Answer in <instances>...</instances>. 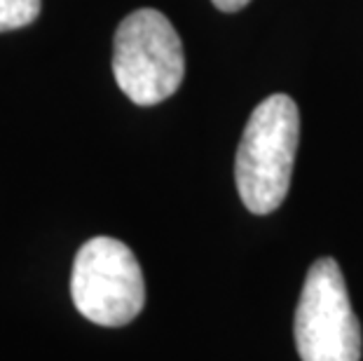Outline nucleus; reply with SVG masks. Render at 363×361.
<instances>
[{
	"label": "nucleus",
	"instance_id": "f257e3e1",
	"mask_svg": "<svg viewBox=\"0 0 363 361\" xmlns=\"http://www.w3.org/2000/svg\"><path fill=\"white\" fill-rule=\"evenodd\" d=\"M298 141L300 113L289 94H272L256 106L235 160L239 197L251 213L265 216L281 206L291 188Z\"/></svg>",
	"mask_w": 363,
	"mask_h": 361
},
{
	"label": "nucleus",
	"instance_id": "f03ea898",
	"mask_svg": "<svg viewBox=\"0 0 363 361\" xmlns=\"http://www.w3.org/2000/svg\"><path fill=\"white\" fill-rule=\"evenodd\" d=\"M113 75L136 106H155L181 87L185 52L164 14L150 7L131 12L115 30Z\"/></svg>",
	"mask_w": 363,
	"mask_h": 361
},
{
	"label": "nucleus",
	"instance_id": "7ed1b4c3",
	"mask_svg": "<svg viewBox=\"0 0 363 361\" xmlns=\"http://www.w3.org/2000/svg\"><path fill=\"white\" fill-rule=\"evenodd\" d=\"M71 296L84 319L99 326H125L145 303L141 265L125 242L94 237L84 242L71 272Z\"/></svg>",
	"mask_w": 363,
	"mask_h": 361
},
{
	"label": "nucleus",
	"instance_id": "20e7f679",
	"mask_svg": "<svg viewBox=\"0 0 363 361\" xmlns=\"http://www.w3.org/2000/svg\"><path fill=\"white\" fill-rule=\"evenodd\" d=\"M293 335L303 361L361 359V324L335 258L312 263L296 307Z\"/></svg>",
	"mask_w": 363,
	"mask_h": 361
},
{
	"label": "nucleus",
	"instance_id": "39448f33",
	"mask_svg": "<svg viewBox=\"0 0 363 361\" xmlns=\"http://www.w3.org/2000/svg\"><path fill=\"white\" fill-rule=\"evenodd\" d=\"M40 7L43 0H0V33L33 24Z\"/></svg>",
	"mask_w": 363,
	"mask_h": 361
},
{
	"label": "nucleus",
	"instance_id": "423d86ee",
	"mask_svg": "<svg viewBox=\"0 0 363 361\" xmlns=\"http://www.w3.org/2000/svg\"><path fill=\"white\" fill-rule=\"evenodd\" d=\"M220 12H239L242 7H246L251 0H211Z\"/></svg>",
	"mask_w": 363,
	"mask_h": 361
}]
</instances>
